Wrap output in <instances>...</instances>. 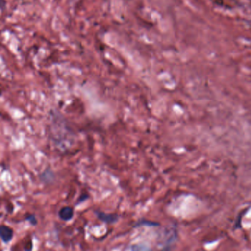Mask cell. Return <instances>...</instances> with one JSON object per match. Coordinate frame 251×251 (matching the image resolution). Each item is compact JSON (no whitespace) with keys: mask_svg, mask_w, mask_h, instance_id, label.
I'll use <instances>...</instances> for the list:
<instances>
[{"mask_svg":"<svg viewBox=\"0 0 251 251\" xmlns=\"http://www.w3.org/2000/svg\"><path fill=\"white\" fill-rule=\"evenodd\" d=\"M95 215L101 221L107 224H114L118 221L120 217L117 214H108V213L103 212V211L95 210Z\"/></svg>","mask_w":251,"mask_h":251,"instance_id":"1","label":"cell"},{"mask_svg":"<svg viewBox=\"0 0 251 251\" xmlns=\"http://www.w3.org/2000/svg\"><path fill=\"white\" fill-rule=\"evenodd\" d=\"M0 237L5 243H8L12 240L14 237V230L9 226H1L0 227Z\"/></svg>","mask_w":251,"mask_h":251,"instance_id":"2","label":"cell"},{"mask_svg":"<svg viewBox=\"0 0 251 251\" xmlns=\"http://www.w3.org/2000/svg\"><path fill=\"white\" fill-rule=\"evenodd\" d=\"M74 216V209L73 207L64 206L58 211V217L63 221H70Z\"/></svg>","mask_w":251,"mask_h":251,"instance_id":"3","label":"cell"},{"mask_svg":"<svg viewBox=\"0 0 251 251\" xmlns=\"http://www.w3.org/2000/svg\"><path fill=\"white\" fill-rule=\"evenodd\" d=\"M140 226H159V223L149 221V220H142L135 225V227H139Z\"/></svg>","mask_w":251,"mask_h":251,"instance_id":"4","label":"cell"},{"mask_svg":"<svg viewBox=\"0 0 251 251\" xmlns=\"http://www.w3.org/2000/svg\"><path fill=\"white\" fill-rule=\"evenodd\" d=\"M89 195L86 193L81 194L80 197H79L78 199H77V202H76L75 205H78L80 204L83 203L85 201H87L89 199Z\"/></svg>","mask_w":251,"mask_h":251,"instance_id":"5","label":"cell"},{"mask_svg":"<svg viewBox=\"0 0 251 251\" xmlns=\"http://www.w3.org/2000/svg\"><path fill=\"white\" fill-rule=\"evenodd\" d=\"M26 220H27V221L30 222L33 226H36V225L37 224V220H36V217L35 215L27 216Z\"/></svg>","mask_w":251,"mask_h":251,"instance_id":"6","label":"cell"}]
</instances>
